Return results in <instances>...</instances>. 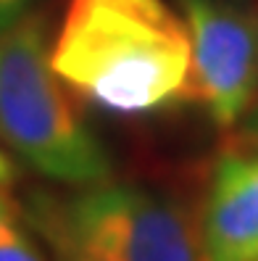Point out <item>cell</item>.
I'll list each match as a JSON object with an SVG mask.
<instances>
[{
    "label": "cell",
    "mask_w": 258,
    "mask_h": 261,
    "mask_svg": "<svg viewBox=\"0 0 258 261\" xmlns=\"http://www.w3.org/2000/svg\"><path fill=\"white\" fill-rule=\"evenodd\" d=\"M50 64L100 111L140 116L187 100L192 42L163 0H71Z\"/></svg>",
    "instance_id": "6da1fadb"
},
{
    "label": "cell",
    "mask_w": 258,
    "mask_h": 261,
    "mask_svg": "<svg viewBox=\"0 0 258 261\" xmlns=\"http://www.w3.org/2000/svg\"><path fill=\"white\" fill-rule=\"evenodd\" d=\"M0 137L40 174L66 185L111 179V156L61 87L40 13L0 32Z\"/></svg>",
    "instance_id": "7a4b0ae2"
},
{
    "label": "cell",
    "mask_w": 258,
    "mask_h": 261,
    "mask_svg": "<svg viewBox=\"0 0 258 261\" xmlns=\"http://www.w3.org/2000/svg\"><path fill=\"white\" fill-rule=\"evenodd\" d=\"M24 219L55 261H200L190 217L166 195L98 182L74 195L32 193Z\"/></svg>",
    "instance_id": "3957f363"
},
{
    "label": "cell",
    "mask_w": 258,
    "mask_h": 261,
    "mask_svg": "<svg viewBox=\"0 0 258 261\" xmlns=\"http://www.w3.org/2000/svg\"><path fill=\"white\" fill-rule=\"evenodd\" d=\"M192 42L187 100L230 127L258 98V8L248 0H179Z\"/></svg>",
    "instance_id": "277c9868"
},
{
    "label": "cell",
    "mask_w": 258,
    "mask_h": 261,
    "mask_svg": "<svg viewBox=\"0 0 258 261\" xmlns=\"http://www.w3.org/2000/svg\"><path fill=\"white\" fill-rule=\"evenodd\" d=\"M198 245L200 261H258V150L226 148L216 159Z\"/></svg>",
    "instance_id": "5b68a950"
},
{
    "label": "cell",
    "mask_w": 258,
    "mask_h": 261,
    "mask_svg": "<svg viewBox=\"0 0 258 261\" xmlns=\"http://www.w3.org/2000/svg\"><path fill=\"white\" fill-rule=\"evenodd\" d=\"M0 261H45L26 232L16 203L6 193H0Z\"/></svg>",
    "instance_id": "8992f818"
},
{
    "label": "cell",
    "mask_w": 258,
    "mask_h": 261,
    "mask_svg": "<svg viewBox=\"0 0 258 261\" xmlns=\"http://www.w3.org/2000/svg\"><path fill=\"white\" fill-rule=\"evenodd\" d=\"M35 0H0V32L24 19Z\"/></svg>",
    "instance_id": "52a82bcc"
},
{
    "label": "cell",
    "mask_w": 258,
    "mask_h": 261,
    "mask_svg": "<svg viewBox=\"0 0 258 261\" xmlns=\"http://www.w3.org/2000/svg\"><path fill=\"white\" fill-rule=\"evenodd\" d=\"M16 177H19L16 164L8 159L6 150H0V193H6V190L13 185V182H16Z\"/></svg>",
    "instance_id": "ba28073f"
},
{
    "label": "cell",
    "mask_w": 258,
    "mask_h": 261,
    "mask_svg": "<svg viewBox=\"0 0 258 261\" xmlns=\"http://www.w3.org/2000/svg\"><path fill=\"white\" fill-rule=\"evenodd\" d=\"M245 132H248V137L253 140V145L258 148V106L250 111V116H248V121H245Z\"/></svg>",
    "instance_id": "9c48e42d"
}]
</instances>
